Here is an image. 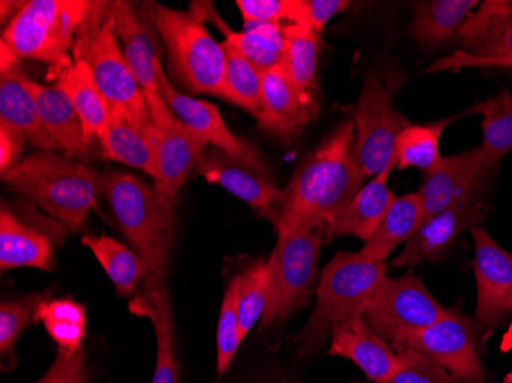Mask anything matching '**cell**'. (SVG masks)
Returning a JSON list of instances; mask_svg holds the SVG:
<instances>
[{
	"label": "cell",
	"mask_w": 512,
	"mask_h": 383,
	"mask_svg": "<svg viewBox=\"0 0 512 383\" xmlns=\"http://www.w3.org/2000/svg\"><path fill=\"white\" fill-rule=\"evenodd\" d=\"M355 146V122L347 120L306 158L275 207L272 224L276 232L301 227L330 230L365 178Z\"/></svg>",
	"instance_id": "obj_1"
},
{
	"label": "cell",
	"mask_w": 512,
	"mask_h": 383,
	"mask_svg": "<svg viewBox=\"0 0 512 383\" xmlns=\"http://www.w3.org/2000/svg\"><path fill=\"white\" fill-rule=\"evenodd\" d=\"M2 180L68 230L82 229L105 194L106 174L68 155L39 151L22 158Z\"/></svg>",
	"instance_id": "obj_2"
},
{
	"label": "cell",
	"mask_w": 512,
	"mask_h": 383,
	"mask_svg": "<svg viewBox=\"0 0 512 383\" xmlns=\"http://www.w3.org/2000/svg\"><path fill=\"white\" fill-rule=\"evenodd\" d=\"M73 59L88 65L92 79L102 92L112 117L122 118L138 128L154 132L145 95L138 86L114 33L112 2H91L77 31Z\"/></svg>",
	"instance_id": "obj_3"
},
{
	"label": "cell",
	"mask_w": 512,
	"mask_h": 383,
	"mask_svg": "<svg viewBox=\"0 0 512 383\" xmlns=\"http://www.w3.org/2000/svg\"><path fill=\"white\" fill-rule=\"evenodd\" d=\"M387 264L368 261L361 252L336 253L324 267L316 285V308L309 324L298 334L302 356L318 350L333 328L364 316L368 304L385 279Z\"/></svg>",
	"instance_id": "obj_4"
},
{
	"label": "cell",
	"mask_w": 512,
	"mask_h": 383,
	"mask_svg": "<svg viewBox=\"0 0 512 383\" xmlns=\"http://www.w3.org/2000/svg\"><path fill=\"white\" fill-rule=\"evenodd\" d=\"M105 195L132 250L149 267L145 287L166 284L174 213L163 206L155 187L126 172L106 174Z\"/></svg>",
	"instance_id": "obj_5"
},
{
	"label": "cell",
	"mask_w": 512,
	"mask_h": 383,
	"mask_svg": "<svg viewBox=\"0 0 512 383\" xmlns=\"http://www.w3.org/2000/svg\"><path fill=\"white\" fill-rule=\"evenodd\" d=\"M89 0H30L2 31V42L20 59L48 65L50 79H59L73 65L77 31Z\"/></svg>",
	"instance_id": "obj_6"
},
{
	"label": "cell",
	"mask_w": 512,
	"mask_h": 383,
	"mask_svg": "<svg viewBox=\"0 0 512 383\" xmlns=\"http://www.w3.org/2000/svg\"><path fill=\"white\" fill-rule=\"evenodd\" d=\"M152 16L168 51L172 77L186 91L223 99L226 50L204 27L203 17L163 5H155Z\"/></svg>",
	"instance_id": "obj_7"
},
{
	"label": "cell",
	"mask_w": 512,
	"mask_h": 383,
	"mask_svg": "<svg viewBox=\"0 0 512 383\" xmlns=\"http://www.w3.org/2000/svg\"><path fill=\"white\" fill-rule=\"evenodd\" d=\"M325 227H301L278 233L275 250L269 258V304L261 319V330L283 327L296 311L306 308L315 290L319 253Z\"/></svg>",
	"instance_id": "obj_8"
},
{
	"label": "cell",
	"mask_w": 512,
	"mask_h": 383,
	"mask_svg": "<svg viewBox=\"0 0 512 383\" xmlns=\"http://www.w3.org/2000/svg\"><path fill=\"white\" fill-rule=\"evenodd\" d=\"M447 311L421 278L385 276L362 318L379 338L394 347L439 321Z\"/></svg>",
	"instance_id": "obj_9"
},
{
	"label": "cell",
	"mask_w": 512,
	"mask_h": 383,
	"mask_svg": "<svg viewBox=\"0 0 512 383\" xmlns=\"http://www.w3.org/2000/svg\"><path fill=\"white\" fill-rule=\"evenodd\" d=\"M356 158L364 177H378L396 167V140L407 128V118L394 108L393 94L381 77L371 74L353 115Z\"/></svg>",
	"instance_id": "obj_10"
},
{
	"label": "cell",
	"mask_w": 512,
	"mask_h": 383,
	"mask_svg": "<svg viewBox=\"0 0 512 383\" xmlns=\"http://www.w3.org/2000/svg\"><path fill=\"white\" fill-rule=\"evenodd\" d=\"M393 348H413L425 354L460 383L485 382L477 353L476 325L459 310H448L439 321Z\"/></svg>",
	"instance_id": "obj_11"
},
{
	"label": "cell",
	"mask_w": 512,
	"mask_h": 383,
	"mask_svg": "<svg viewBox=\"0 0 512 383\" xmlns=\"http://www.w3.org/2000/svg\"><path fill=\"white\" fill-rule=\"evenodd\" d=\"M112 22L115 36L122 40L126 62L145 95L152 120L158 128H169L177 117L166 105L158 85L161 56L154 34L128 2H112Z\"/></svg>",
	"instance_id": "obj_12"
},
{
	"label": "cell",
	"mask_w": 512,
	"mask_h": 383,
	"mask_svg": "<svg viewBox=\"0 0 512 383\" xmlns=\"http://www.w3.org/2000/svg\"><path fill=\"white\" fill-rule=\"evenodd\" d=\"M158 85H160L161 95L172 114L191 131L207 141V145L226 152L230 157L252 167L255 171L269 174V167L264 163L258 149L247 141L241 140L227 128L217 106L178 91L166 76L165 68L161 65L158 66Z\"/></svg>",
	"instance_id": "obj_13"
},
{
	"label": "cell",
	"mask_w": 512,
	"mask_h": 383,
	"mask_svg": "<svg viewBox=\"0 0 512 383\" xmlns=\"http://www.w3.org/2000/svg\"><path fill=\"white\" fill-rule=\"evenodd\" d=\"M474 238L476 330L490 334L508 315L512 290V255L491 238L485 227L470 229Z\"/></svg>",
	"instance_id": "obj_14"
},
{
	"label": "cell",
	"mask_w": 512,
	"mask_h": 383,
	"mask_svg": "<svg viewBox=\"0 0 512 383\" xmlns=\"http://www.w3.org/2000/svg\"><path fill=\"white\" fill-rule=\"evenodd\" d=\"M318 117L315 92L299 88L283 63L263 71L260 109L256 120L269 134L290 141Z\"/></svg>",
	"instance_id": "obj_15"
},
{
	"label": "cell",
	"mask_w": 512,
	"mask_h": 383,
	"mask_svg": "<svg viewBox=\"0 0 512 383\" xmlns=\"http://www.w3.org/2000/svg\"><path fill=\"white\" fill-rule=\"evenodd\" d=\"M155 192L169 212H175L178 190L209 151L207 141L188 126L175 120L169 128H158L154 135Z\"/></svg>",
	"instance_id": "obj_16"
},
{
	"label": "cell",
	"mask_w": 512,
	"mask_h": 383,
	"mask_svg": "<svg viewBox=\"0 0 512 383\" xmlns=\"http://www.w3.org/2000/svg\"><path fill=\"white\" fill-rule=\"evenodd\" d=\"M490 174L480 148L440 158L417 190L424 204L425 221L479 194Z\"/></svg>",
	"instance_id": "obj_17"
},
{
	"label": "cell",
	"mask_w": 512,
	"mask_h": 383,
	"mask_svg": "<svg viewBox=\"0 0 512 383\" xmlns=\"http://www.w3.org/2000/svg\"><path fill=\"white\" fill-rule=\"evenodd\" d=\"M485 220L479 194L442 210L428 218L416 235L405 244L404 252L394 259V267H414L422 262L439 261L456 239L467 229L480 226Z\"/></svg>",
	"instance_id": "obj_18"
},
{
	"label": "cell",
	"mask_w": 512,
	"mask_h": 383,
	"mask_svg": "<svg viewBox=\"0 0 512 383\" xmlns=\"http://www.w3.org/2000/svg\"><path fill=\"white\" fill-rule=\"evenodd\" d=\"M195 174L207 183L218 184L249 204L272 223L273 212L283 198L284 189L273 184L270 174L255 171L217 148H209Z\"/></svg>",
	"instance_id": "obj_19"
},
{
	"label": "cell",
	"mask_w": 512,
	"mask_h": 383,
	"mask_svg": "<svg viewBox=\"0 0 512 383\" xmlns=\"http://www.w3.org/2000/svg\"><path fill=\"white\" fill-rule=\"evenodd\" d=\"M65 232L48 233L43 226L28 223L17 217L10 207L0 210V269H31L51 272L56 267V244Z\"/></svg>",
	"instance_id": "obj_20"
},
{
	"label": "cell",
	"mask_w": 512,
	"mask_h": 383,
	"mask_svg": "<svg viewBox=\"0 0 512 383\" xmlns=\"http://www.w3.org/2000/svg\"><path fill=\"white\" fill-rule=\"evenodd\" d=\"M329 353L352 361L375 383H390L399 367L398 351L379 338L362 316L333 328Z\"/></svg>",
	"instance_id": "obj_21"
},
{
	"label": "cell",
	"mask_w": 512,
	"mask_h": 383,
	"mask_svg": "<svg viewBox=\"0 0 512 383\" xmlns=\"http://www.w3.org/2000/svg\"><path fill=\"white\" fill-rule=\"evenodd\" d=\"M39 109L40 120L63 155L86 160L91 154V140L86 135L79 115L60 86H43L25 80Z\"/></svg>",
	"instance_id": "obj_22"
},
{
	"label": "cell",
	"mask_w": 512,
	"mask_h": 383,
	"mask_svg": "<svg viewBox=\"0 0 512 383\" xmlns=\"http://www.w3.org/2000/svg\"><path fill=\"white\" fill-rule=\"evenodd\" d=\"M456 40L474 56L512 59V0L477 5Z\"/></svg>",
	"instance_id": "obj_23"
},
{
	"label": "cell",
	"mask_w": 512,
	"mask_h": 383,
	"mask_svg": "<svg viewBox=\"0 0 512 383\" xmlns=\"http://www.w3.org/2000/svg\"><path fill=\"white\" fill-rule=\"evenodd\" d=\"M27 79L20 66L0 73V125L19 132L39 151H57L59 146L43 126L36 100L25 85Z\"/></svg>",
	"instance_id": "obj_24"
},
{
	"label": "cell",
	"mask_w": 512,
	"mask_h": 383,
	"mask_svg": "<svg viewBox=\"0 0 512 383\" xmlns=\"http://www.w3.org/2000/svg\"><path fill=\"white\" fill-rule=\"evenodd\" d=\"M391 171L393 169L382 172L356 192L353 200L330 227V236L347 235L355 236L365 243L370 241L388 207L396 200L393 190L388 186Z\"/></svg>",
	"instance_id": "obj_25"
},
{
	"label": "cell",
	"mask_w": 512,
	"mask_h": 383,
	"mask_svg": "<svg viewBox=\"0 0 512 383\" xmlns=\"http://www.w3.org/2000/svg\"><path fill=\"white\" fill-rule=\"evenodd\" d=\"M425 221L424 204L419 192L396 197L385 212L375 235L359 252L373 262L387 261L390 253L402 243L407 244Z\"/></svg>",
	"instance_id": "obj_26"
},
{
	"label": "cell",
	"mask_w": 512,
	"mask_h": 383,
	"mask_svg": "<svg viewBox=\"0 0 512 383\" xmlns=\"http://www.w3.org/2000/svg\"><path fill=\"white\" fill-rule=\"evenodd\" d=\"M132 310L143 311L154 324L157 338V362L152 383H178V362L175 354L174 313L168 284L145 287V301L131 305Z\"/></svg>",
	"instance_id": "obj_27"
},
{
	"label": "cell",
	"mask_w": 512,
	"mask_h": 383,
	"mask_svg": "<svg viewBox=\"0 0 512 383\" xmlns=\"http://www.w3.org/2000/svg\"><path fill=\"white\" fill-rule=\"evenodd\" d=\"M56 85L65 91L69 102L73 103L89 140H102L108 131L112 114L108 102L92 79L88 65L74 60L73 65L60 74Z\"/></svg>",
	"instance_id": "obj_28"
},
{
	"label": "cell",
	"mask_w": 512,
	"mask_h": 383,
	"mask_svg": "<svg viewBox=\"0 0 512 383\" xmlns=\"http://www.w3.org/2000/svg\"><path fill=\"white\" fill-rule=\"evenodd\" d=\"M476 0H424L414 4L411 34L421 46H437L456 39L477 8Z\"/></svg>",
	"instance_id": "obj_29"
},
{
	"label": "cell",
	"mask_w": 512,
	"mask_h": 383,
	"mask_svg": "<svg viewBox=\"0 0 512 383\" xmlns=\"http://www.w3.org/2000/svg\"><path fill=\"white\" fill-rule=\"evenodd\" d=\"M200 8L203 10L200 16L211 17L212 22L220 28L221 33L224 34V42L234 46L235 50L243 54L256 68L269 71L283 63L284 45H286L284 25L252 23V25H244V30L237 33L230 30L215 11L211 10V14H207L204 5Z\"/></svg>",
	"instance_id": "obj_30"
},
{
	"label": "cell",
	"mask_w": 512,
	"mask_h": 383,
	"mask_svg": "<svg viewBox=\"0 0 512 383\" xmlns=\"http://www.w3.org/2000/svg\"><path fill=\"white\" fill-rule=\"evenodd\" d=\"M157 129L154 132H148L122 118L112 117L108 131L99 141L103 157L140 169L155 181L157 169H155L154 135Z\"/></svg>",
	"instance_id": "obj_31"
},
{
	"label": "cell",
	"mask_w": 512,
	"mask_h": 383,
	"mask_svg": "<svg viewBox=\"0 0 512 383\" xmlns=\"http://www.w3.org/2000/svg\"><path fill=\"white\" fill-rule=\"evenodd\" d=\"M82 244L96 256L120 296L132 295L138 284L148 279L146 262L117 239L106 235H86Z\"/></svg>",
	"instance_id": "obj_32"
},
{
	"label": "cell",
	"mask_w": 512,
	"mask_h": 383,
	"mask_svg": "<svg viewBox=\"0 0 512 383\" xmlns=\"http://www.w3.org/2000/svg\"><path fill=\"white\" fill-rule=\"evenodd\" d=\"M467 114L483 117V140L479 148L485 158L486 169L491 171L512 151V95L508 91L499 92L468 109Z\"/></svg>",
	"instance_id": "obj_33"
},
{
	"label": "cell",
	"mask_w": 512,
	"mask_h": 383,
	"mask_svg": "<svg viewBox=\"0 0 512 383\" xmlns=\"http://www.w3.org/2000/svg\"><path fill=\"white\" fill-rule=\"evenodd\" d=\"M454 118H444L428 125H408L396 140V167L419 169L425 175L439 163L440 137Z\"/></svg>",
	"instance_id": "obj_34"
},
{
	"label": "cell",
	"mask_w": 512,
	"mask_h": 383,
	"mask_svg": "<svg viewBox=\"0 0 512 383\" xmlns=\"http://www.w3.org/2000/svg\"><path fill=\"white\" fill-rule=\"evenodd\" d=\"M283 66L290 79L307 92H315L321 36L304 25H284Z\"/></svg>",
	"instance_id": "obj_35"
},
{
	"label": "cell",
	"mask_w": 512,
	"mask_h": 383,
	"mask_svg": "<svg viewBox=\"0 0 512 383\" xmlns=\"http://www.w3.org/2000/svg\"><path fill=\"white\" fill-rule=\"evenodd\" d=\"M42 322L59 350H83L86 338V310L73 298L50 299L40 307Z\"/></svg>",
	"instance_id": "obj_36"
},
{
	"label": "cell",
	"mask_w": 512,
	"mask_h": 383,
	"mask_svg": "<svg viewBox=\"0 0 512 383\" xmlns=\"http://www.w3.org/2000/svg\"><path fill=\"white\" fill-rule=\"evenodd\" d=\"M223 45L227 57L223 99L241 106L256 117L260 109L263 71L238 53L234 46L227 42Z\"/></svg>",
	"instance_id": "obj_37"
},
{
	"label": "cell",
	"mask_w": 512,
	"mask_h": 383,
	"mask_svg": "<svg viewBox=\"0 0 512 383\" xmlns=\"http://www.w3.org/2000/svg\"><path fill=\"white\" fill-rule=\"evenodd\" d=\"M53 299V290L31 293L16 301H4L0 305V353L5 362L13 368L16 362L14 347L23 331L39 322V310L46 301Z\"/></svg>",
	"instance_id": "obj_38"
},
{
	"label": "cell",
	"mask_w": 512,
	"mask_h": 383,
	"mask_svg": "<svg viewBox=\"0 0 512 383\" xmlns=\"http://www.w3.org/2000/svg\"><path fill=\"white\" fill-rule=\"evenodd\" d=\"M270 266L267 261L253 262L240 275L238 292V319H240L241 338L246 339L255 324L263 319L269 304Z\"/></svg>",
	"instance_id": "obj_39"
},
{
	"label": "cell",
	"mask_w": 512,
	"mask_h": 383,
	"mask_svg": "<svg viewBox=\"0 0 512 383\" xmlns=\"http://www.w3.org/2000/svg\"><path fill=\"white\" fill-rule=\"evenodd\" d=\"M238 292H240V275L230 279L224 292L223 304H221L217 328L218 376H223L229 370L243 342L240 319H238Z\"/></svg>",
	"instance_id": "obj_40"
},
{
	"label": "cell",
	"mask_w": 512,
	"mask_h": 383,
	"mask_svg": "<svg viewBox=\"0 0 512 383\" xmlns=\"http://www.w3.org/2000/svg\"><path fill=\"white\" fill-rule=\"evenodd\" d=\"M244 25L275 23L304 25L302 0H237Z\"/></svg>",
	"instance_id": "obj_41"
},
{
	"label": "cell",
	"mask_w": 512,
	"mask_h": 383,
	"mask_svg": "<svg viewBox=\"0 0 512 383\" xmlns=\"http://www.w3.org/2000/svg\"><path fill=\"white\" fill-rule=\"evenodd\" d=\"M396 351L399 367L390 383H460L425 354L413 348H401Z\"/></svg>",
	"instance_id": "obj_42"
},
{
	"label": "cell",
	"mask_w": 512,
	"mask_h": 383,
	"mask_svg": "<svg viewBox=\"0 0 512 383\" xmlns=\"http://www.w3.org/2000/svg\"><path fill=\"white\" fill-rule=\"evenodd\" d=\"M37 383H89L83 350L57 351L56 361Z\"/></svg>",
	"instance_id": "obj_43"
},
{
	"label": "cell",
	"mask_w": 512,
	"mask_h": 383,
	"mask_svg": "<svg viewBox=\"0 0 512 383\" xmlns=\"http://www.w3.org/2000/svg\"><path fill=\"white\" fill-rule=\"evenodd\" d=\"M348 7L350 2L347 0H302L304 27L321 34L333 16L347 10Z\"/></svg>",
	"instance_id": "obj_44"
},
{
	"label": "cell",
	"mask_w": 512,
	"mask_h": 383,
	"mask_svg": "<svg viewBox=\"0 0 512 383\" xmlns=\"http://www.w3.org/2000/svg\"><path fill=\"white\" fill-rule=\"evenodd\" d=\"M28 141L8 126L0 125V172L10 171L22 160V152Z\"/></svg>",
	"instance_id": "obj_45"
},
{
	"label": "cell",
	"mask_w": 512,
	"mask_h": 383,
	"mask_svg": "<svg viewBox=\"0 0 512 383\" xmlns=\"http://www.w3.org/2000/svg\"><path fill=\"white\" fill-rule=\"evenodd\" d=\"M25 2H0V16H2V22H7L8 17L13 20L14 17L19 14L22 10Z\"/></svg>",
	"instance_id": "obj_46"
},
{
	"label": "cell",
	"mask_w": 512,
	"mask_h": 383,
	"mask_svg": "<svg viewBox=\"0 0 512 383\" xmlns=\"http://www.w3.org/2000/svg\"><path fill=\"white\" fill-rule=\"evenodd\" d=\"M509 313H512V290H511V296H509V301H508V315Z\"/></svg>",
	"instance_id": "obj_47"
}]
</instances>
